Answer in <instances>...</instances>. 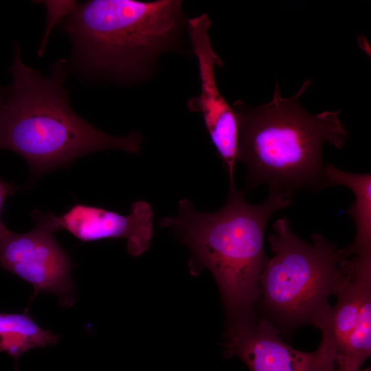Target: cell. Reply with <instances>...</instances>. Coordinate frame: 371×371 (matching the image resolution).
Wrapping results in <instances>:
<instances>
[{
	"label": "cell",
	"mask_w": 371,
	"mask_h": 371,
	"mask_svg": "<svg viewBox=\"0 0 371 371\" xmlns=\"http://www.w3.org/2000/svg\"><path fill=\"white\" fill-rule=\"evenodd\" d=\"M291 197L269 191L264 202L250 204L235 187L215 212L196 211L184 198L178 202L175 216L159 222L190 249L192 273L203 268L212 273L230 324L256 315L260 278L269 260L264 247L266 227L275 212L291 205Z\"/></svg>",
	"instance_id": "cell-1"
},
{
	"label": "cell",
	"mask_w": 371,
	"mask_h": 371,
	"mask_svg": "<svg viewBox=\"0 0 371 371\" xmlns=\"http://www.w3.org/2000/svg\"><path fill=\"white\" fill-rule=\"evenodd\" d=\"M306 80L292 97L281 96L276 82L271 100L259 106L232 104L238 123V161L247 168L246 188L261 184L269 191L293 196L296 192L328 187L322 159L324 144L344 146L348 133L339 111L316 115L300 104L309 87Z\"/></svg>",
	"instance_id": "cell-2"
},
{
	"label": "cell",
	"mask_w": 371,
	"mask_h": 371,
	"mask_svg": "<svg viewBox=\"0 0 371 371\" xmlns=\"http://www.w3.org/2000/svg\"><path fill=\"white\" fill-rule=\"evenodd\" d=\"M9 71L12 84L8 92H1L0 100V149L21 155L34 174L99 150L139 151L140 134H106L72 110L64 86V60L56 63L52 75L45 77L23 63L16 47Z\"/></svg>",
	"instance_id": "cell-3"
},
{
	"label": "cell",
	"mask_w": 371,
	"mask_h": 371,
	"mask_svg": "<svg viewBox=\"0 0 371 371\" xmlns=\"http://www.w3.org/2000/svg\"><path fill=\"white\" fill-rule=\"evenodd\" d=\"M182 23L179 0H92L77 5L63 30L85 69L130 77L175 46Z\"/></svg>",
	"instance_id": "cell-4"
},
{
	"label": "cell",
	"mask_w": 371,
	"mask_h": 371,
	"mask_svg": "<svg viewBox=\"0 0 371 371\" xmlns=\"http://www.w3.org/2000/svg\"><path fill=\"white\" fill-rule=\"evenodd\" d=\"M268 236L273 257L268 260L260 285L263 317L278 330L311 324L320 328L331 306L329 297L337 282L344 248L322 235L314 234L311 243L291 229L287 218L276 220Z\"/></svg>",
	"instance_id": "cell-5"
},
{
	"label": "cell",
	"mask_w": 371,
	"mask_h": 371,
	"mask_svg": "<svg viewBox=\"0 0 371 371\" xmlns=\"http://www.w3.org/2000/svg\"><path fill=\"white\" fill-rule=\"evenodd\" d=\"M333 295L337 298L319 330L321 343L332 351L335 363L344 349L352 360L371 355V254L344 259Z\"/></svg>",
	"instance_id": "cell-6"
},
{
	"label": "cell",
	"mask_w": 371,
	"mask_h": 371,
	"mask_svg": "<svg viewBox=\"0 0 371 371\" xmlns=\"http://www.w3.org/2000/svg\"><path fill=\"white\" fill-rule=\"evenodd\" d=\"M36 226L24 234L0 238V267L30 283L38 292L54 293L65 308L75 302L71 262L57 243L45 214L33 212Z\"/></svg>",
	"instance_id": "cell-7"
},
{
	"label": "cell",
	"mask_w": 371,
	"mask_h": 371,
	"mask_svg": "<svg viewBox=\"0 0 371 371\" xmlns=\"http://www.w3.org/2000/svg\"><path fill=\"white\" fill-rule=\"evenodd\" d=\"M211 21L206 14L189 19L187 30L192 52L196 57L201 92L187 102L189 111L201 113L206 130L224 168L230 188H234V172L238 161V123L235 112L222 96L216 85L215 67L223 62L213 50L209 28Z\"/></svg>",
	"instance_id": "cell-8"
},
{
	"label": "cell",
	"mask_w": 371,
	"mask_h": 371,
	"mask_svg": "<svg viewBox=\"0 0 371 371\" xmlns=\"http://www.w3.org/2000/svg\"><path fill=\"white\" fill-rule=\"evenodd\" d=\"M279 330L265 317L229 324L224 356H236L250 371H332L335 367L329 348L320 343L313 352L295 350L280 337Z\"/></svg>",
	"instance_id": "cell-9"
},
{
	"label": "cell",
	"mask_w": 371,
	"mask_h": 371,
	"mask_svg": "<svg viewBox=\"0 0 371 371\" xmlns=\"http://www.w3.org/2000/svg\"><path fill=\"white\" fill-rule=\"evenodd\" d=\"M55 231L64 229L83 242L125 238L127 250L138 256L149 247L153 235V212L144 201L134 202L124 216L102 207L76 204L60 216L45 214Z\"/></svg>",
	"instance_id": "cell-10"
},
{
	"label": "cell",
	"mask_w": 371,
	"mask_h": 371,
	"mask_svg": "<svg viewBox=\"0 0 371 371\" xmlns=\"http://www.w3.org/2000/svg\"><path fill=\"white\" fill-rule=\"evenodd\" d=\"M325 172L328 187L344 186L355 197L346 212L355 222L356 234L352 244L344 248L346 256L371 254V175L346 172L330 164L325 166Z\"/></svg>",
	"instance_id": "cell-11"
},
{
	"label": "cell",
	"mask_w": 371,
	"mask_h": 371,
	"mask_svg": "<svg viewBox=\"0 0 371 371\" xmlns=\"http://www.w3.org/2000/svg\"><path fill=\"white\" fill-rule=\"evenodd\" d=\"M60 337L41 328L25 311L21 313H0V351L16 362L30 349L52 346Z\"/></svg>",
	"instance_id": "cell-12"
},
{
	"label": "cell",
	"mask_w": 371,
	"mask_h": 371,
	"mask_svg": "<svg viewBox=\"0 0 371 371\" xmlns=\"http://www.w3.org/2000/svg\"><path fill=\"white\" fill-rule=\"evenodd\" d=\"M47 10V23L44 37L38 49L39 56L44 52L51 30L60 21H63L76 8L78 3L74 1H41Z\"/></svg>",
	"instance_id": "cell-13"
},
{
	"label": "cell",
	"mask_w": 371,
	"mask_h": 371,
	"mask_svg": "<svg viewBox=\"0 0 371 371\" xmlns=\"http://www.w3.org/2000/svg\"><path fill=\"white\" fill-rule=\"evenodd\" d=\"M14 190V187L11 183H5L0 179V238L10 231L1 219V212L5 199L8 196L12 194Z\"/></svg>",
	"instance_id": "cell-14"
},
{
	"label": "cell",
	"mask_w": 371,
	"mask_h": 371,
	"mask_svg": "<svg viewBox=\"0 0 371 371\" xmlns=\"http://www.w3.org/2000/svg\"><path fill=\"white\" fill-rule=\"evenodd\" d=\"M332 371H371V370L370 368H366L363 370L361 368L358 369H355V370H346V369L335 368Z\"/></svg>",
	"instance_id": "cell-15"
},
{
	"label": "cell",
	"mask_w": 371,
	"mask_h": 371,
	"mask_svg": "<svg viewBox=\"0 0 371 371\" xmlns=\"http://www.w3.org/2000/svg\"><path fill=\"white\" fill-rule=\"evenodd\" d=\"M1 91H0V100H1Z\"/></svg>",
	"instance_id": "cell-16"
}]
</instances>
